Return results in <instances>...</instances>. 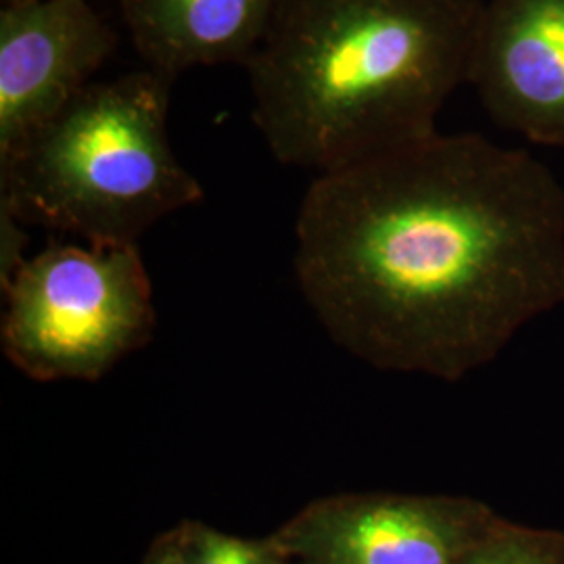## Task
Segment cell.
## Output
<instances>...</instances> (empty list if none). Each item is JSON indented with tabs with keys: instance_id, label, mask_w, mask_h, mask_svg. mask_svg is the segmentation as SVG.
<instances>
[{
	"instance_id": "obj_2",
	"label": "cell",
	"mask_w": 564,
	"mask_h": 564,
	"mask_svg": "<svg viewBox=\"0 0 564 564\" xmlns=\"http://www.w3.org/2000/svg\"><path fill=\"white\" fill-rule=\"evenodd\" d=\"M484 0H282L245 65L276 162L333 174L437 134Z\"/></svg>"
},
{
	"instance_id": "obj_10",
	"label": "cell",
	"mask_w": 564,
	"mask_h": 564,
	"mask_svg": "<svg viewBox=\"0 0 564 564\" xmlns=\"http://www.w3.org/2000/svg\"><path fill=\"white\" fill-rule=\"evenodd\" d=\"M178 538L193 564H289L272 540L251 542L203 524H188Z\"/></svg>"
},
{
	"instance_id": "obj_3",
	"label": "cell",
	"mask_w": 564,
	"mask_h": 564,
	"mask_svg": "<svg viewBox=\"0 0 564 564\" xmlns=\"http://www.w3.org/2000/svg\"><path fill=\"white\" fill-rule=\"evenodd\" d=\"M174 82L142 67L86 86L0 160V214L118 247L203 202L167 134Z\"/></svg>"
},
{
	"instance_id": "obj_9",
	"label": "cell",
	"mask_w": 564,
	"mask_h": 564,
	"mask_svg": "<svg viewBox=\"0 0 564 564\" xmlns=\"http://www.w3.org/2000/svg\"><path fill=\"white\" fill-rule=\"evenodd\" d=\"M458 564H564V533L496 517Z\"/></svg>"
},
{
	"instance_id": "obj_7",
	"label": "cell",
	"mask_w": 564,
	"mask_h": 564,
	"mask_svg": "<svg viewBox=\"0 0 564 564\" xmlns=\"http://www.w3.org/2000/svg\"><path fill=\"white\" fill-rule=\"evenodd\" d=\"M468 84L496 123L564 147V0H484Z\"/></svg>"
},
{
	"instance_id": "obj_4",
	"label": "cell",
	"mask_w": 564,
	"mask_h": 564,
	"mask_svg": "<svg viewBox=\"0 0 564 564\" xmlns=\"http://www.w3.org/2000/svg\"><path fill=\"white\" fill-rule=\"evenodd\" d=\"M4 358L39 383L107 377L155 328L139 245L51 242L2 284Z\"/></svg>"
},
{
	"instance_id": "obj_12",
	"label": "cell",
	"mask_w": 564,
	"mask_h": 564,
	"mask_svg": "<svg viewBox=\"0 0 564 564\" xmlns=\"http://www.w3.org/2000/svg\"><path fill=\"white\" fill-rule=\"evenodd\" d=\"M18 2H32V0H2V4H18Z\"/></svg>"
},
{
	"instance_id": "obj_1",
	"label": "cell",
	"mask_w": 564,
	"mask_h": 564,
	"mask_svg": "<svg viewBox=\"0 0 564 564\" xmlns=\"http://www.w3.org/2000/svg\"><path fill=\"white\" fill-rule=\"evenodd\" d=\"M293 268L347 354L456 383L564 305L563 184L527 151L437 132L314 176Z\"/></svg>"
},
{
	"instance_id": "obj_6",
	"label": "cell",
	"mask_w": 564,
	"mask_h": 564,
	"mask_svg": "<svg viewBox=\"0 0 564 564\" xmlns=\"http://www.w3.org/2000/svg\"><path fill=\"white\" fill-rule=\"evenodd\" d=\"M118 36L90 0H32L0 9V160L74 101Z\"/></svg>"
},
{
	"instance_id": "obj_11",
	"label": "cell",
	"mask_w": 564,
	"mask_h": 564,
	"mask_svg": "<svg viewBox=\"0 0 564 564\" xmlns=\"http://www.w3.org/2000/svg\"><path fill=\"white\" fill-rule=\"evenodd\" d=\"M147 564H193L191 563V558L186 556V552H184V545H182L181 538L178 535H174V538H170L167 542H163L155 552H153V556L149 558V563Z\"/></svg>"
},
{
	"instance_id": "obj_5",
	"label": "cell",
	"mask_w": 564,
	"mask_h": 564,
	"mask_svg": "<svg viewBox=\"0 0 564 564\" xmlns=\"http://www.w3.org/2000/svg\"><path fill=\"white\" fill-rule=\"evenodd\" d=\"M498 514L456 496L345 494L272 538L289 564H458Z\"/></svg>"
},
{
	"instance_id": "obj_8",
	"label": "cell",
	"mask_w": 564,
	"mask_h": 564,
	"mask_svg": "<svg viewBox=\"0 0 564 564\" xmlns=\"http://www.w3.org/2000/svg\"><path fill=\"white\" fill-rule=\"evenodd\" d=\"M144 67L178 78L193 67L247 65L282 0H118Z\"/></svg>"
}]
</instances>
